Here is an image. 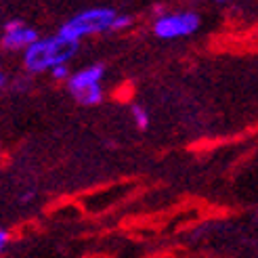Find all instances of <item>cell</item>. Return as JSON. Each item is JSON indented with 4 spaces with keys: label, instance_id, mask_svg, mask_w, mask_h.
Returning a JSON list of instances; mask_svg holds the SVG:
<instances>
[{
    "label": "cell",
    "instance_id": "obj_8",
    "mask_svg": "<svg viewBox=\"0 0 258 258\" xmlns=\"http://www.w3.org/2000/svg\"><path fill=\"white\" fill-rule=\"evenodd\" d=\"M131 21H133V17H131V15H115V19H113V23H111V30H122V28H128V25H131Z\"/></svg>",
    "mask_w": 258,
    "mask_h": 258
},
{
    "label": "cell",
    "instance_id": "obj_3",
    "mask_svg": "<svg viewBox=\"0 0 258 258\" xmlns=\"http://www.w3.org/2000/svg\"><path fill=\"white\" fill-rule=\"evenodd\" d=\"M200 28V15L198 13H174V15H164L153 23V34L164 40L178 36H189Z\"/></svg>",
    "mask_w": 258,
    "mask_h": 258
},
{
    "label": "cell",
    "instance_id": "obj_1",
    "mask_svg": "<svg viewBox=\"0 0 258 258\" xmlns=\"http://www.w3.org/2000/svg\"><path fill=\"white\" fill-rule=\"evenodd\" d=\"M78 50V42L66 40L61 36L53 38H44V40H36L25 48V57L23 63L30 72H44V70H53L57 66H66L70 57Z\"/></svg>",
    "mask_w": 258,
    "mask_h": 258
},
{
    "label": "cell",
    "instance_id": "obj_5",
    "mask_svg": "<svg viewBox=\"0 0 258 258\" xmlns=\"http://www.w3.org/2000/svg\"><path fill=\"white\" fill-rule=\"evenodd\" d=\"M103 66H90V68H84L80 70L78 74H74L72 78H70V88H72V93L74 95H78L82 93V90L90 88V86H97L103 78Z\"/></svg>",
    "mask_w": 258,
    "mask_h": 258
},
{
    "label": "cell",
    "instance_id": "obj_10",
    "mask_svg": "<svg viewBox=\"0 0 258 258\" xmlns=\"http://www.w3.org/2000/svg\"><path fill=\"white\" fill-rule=\"evenodd\" d=\"M7 246H9V233L5 229H0V254L7 250Z\"/></svg>",
    "mask_w": 258,
    "mask_h": 258
},
{
    "label": "cell",
    "instance_id": "obj_4",
    "mask_svg": "<svg viewBox=\"0 0 258 258\" xmlns=\"http://www.w3.org/2000/svg\"><path fill=\"white\" fill-rule=\"evenodd\" d=\"M36 40H38L36 30L23 28V23L17 21V19H13V21L7 23V34H5V40H3V46L5 48H11V50L28 48Z\"/></svg>",
    "mask_w": 258,
    "mask_h": 258
},
{
    "label": "cell",
    "instance_id": "obj_9",
    "mask_svg": "<svg viewBox=\"0 0 258 258\" xmlns=\"http://www.w3.org/2000/svg\"><path fill=\"white\" fill-rule=\"evenodd\" d=\"M53 76L57 80H66V78H70V70H68V66H57V68H53Z\"/></svg>",
    "mask_w": 258,
    "mask_h": 258
},
{
    "label": "cell",
    "instance_id": "obj_11",
    "mask_svg": "<svg viewBox=\"0 0 258 258\" xmlns=\"http://www.w3.org/2000/svg\"><path fill=\"white\" fill-rule=\"evenodd\" d=\"M5 86V74H0V88Z\"/></svg>",
    "mask_w": 258,
    "mask_h": 258
},
{
    "label": "cell",
    "instance_id": "obj_2",
    "mask_svg": "<svg viewBox=\"0 0 258 258\" xmlns=\"http://www.w3.org/2000/svg\"><path fill=\"white\" fill-rule=\"evenodd\" d=\"M113 19H115V11L111 9H90L72 17L68 23H63L59 36L66 38V40L78 42L86 34H99V32L111 30Z\"/></svg>",
    "mask_w": 258,
    "mask_h": 258
},
{
    "label": "cell",
    "instance_id": "obj_6",
    "mask_svg": "<svg viewBox=\"0 0 258 258\" xmlns=\"http://www.w3.org/2000/svg\"><path fill=\"white\" fill-rule=\"evenodd\" d=\"M74 97L78 99L82 105H97V103H101V99H103V90H101V86L97 84V86H90V88L82 90V93L74 95Z\"/></svg>",
    "mask_w": 258,
    "mask_h": 258
},
{
    "label": "cell",
    "instance_id": "obj_7",
    "mask_svg": "<svg viewBox=\"0 0 258 258\" xmlns=\"http://www.w3.org/2000/svg\"><path fill=\"white\" fill-rule=\"evenodd\" d=\"M133 115H135V120H137L139 128H147V124H149V115L145 113L143 107H133Z\"/></svg>",
    "mask_w": 258,
    "mask_h": 258
}]
</instances>
